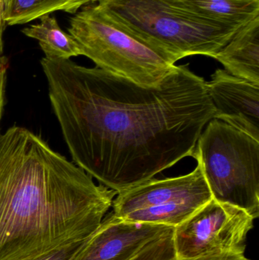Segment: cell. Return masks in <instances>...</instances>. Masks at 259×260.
<instances>
[{"mask_svg": "<svg viewBox=\"0 0 259 260\" xmlns=\"http://www.w3.org/2000/svg\"><path fill=\"white\" fill-rule=\"evenodd\" d=\"M111 24L170 65L190 56L214 57L240 27L202 16L180 0H92Z\"/></svg>", "mask_w": 259, "mask_h": 260, "instance_id": "3957f363", "label": "cell"}, {"mask_svg": "<svg viewBox=\"0 0 259 260\" xmlns=\"http://www.w3.org/2000/svg\"><path fill=\"white\" fill-rule=\"evenodd\" d=\"M5 1V4H6V6H7L8 3H9V0H4Z\"/></svg>", "mask_w": 259, "mask_h": 260, "instance_id": "ac0fdd59", "label": "cell"}, {"mask_svg": "<svg viewBox=\"0 0 259 260\" xmlns=\"http://www.w3.org/2000/svg\"><path fill=\"white\" fill-rule=\"evenodd\" d=\"M212 199L200 165L179 177L156 180L117 193L114 215L132 222L175 228Z\"/></svg>", "mask_w": 259, "mask_h": 260, "instance_id": "8992f818", "label": "cell"}, {"mask_svg": "<svg viewBox=\"0 0 259 260\" xmlns=\"http://www.w3.org/2000/svg\"><path fill=\"white\" fill-rule=\"evenodd\" d=\"M214 108L213 119L221 120L259 141V85L216 70L206 82Z\"/></svg>", "mask_w": 259, "mask_h": 260, "instance_id": "9c48e42d", "label": "cell"}, {"mask_svg": "<svg viewBox=\"0 0 259 260\" xmlns=\"http://www.w3.org/2000/svg\"><path fill=\"white\" fill-rule=\"evenodd\" d=\"M117 192L21 126L0 134V260H30L82 241Z\"/></svg>", "mask_w": 259, "mask_h": 260, "instance_id": "7a4b0ae2", "label": "cell"}, {"mask_svg": "<svg viewBox=\"0 0 259 260\" xmlns=\"http://www.w3.org/2000/svg\"><path fill=\"white\" fill-rule=\"evenodd\" d=\"M172 228L126 221L111 212L85 239L73 260H129L144 244Z\"/></svg>", "mask_w": 259, "mask_h": 260, "instance_id": "ba28073f", "label": "cell"}, {"mask_svg": "<svg viewBox=\"0 0 259 260\" xmlns=\"http://www.w3.org/2000/svg\"><path fill=\"white\" fill-rule=\"evenodd\" d=\"M202 16L240 27L259 16V0H180Z\"/></svg>", "mask_w": 259, "mask_h": 260, "instance_id": "8fae6325", "label": "cell"}, {"mask_svg": "<svg viewBox=\"0 0 259 260\" xmlns=\"http://www.w3.org/2000/svg\"><path fill=\"white\" fill-rule=\"evenodd\" d=\"M173 228L144 244L129 260H252L245 254H213L191 259H178L173 245Z\"/></svg>", "mask_w": 259, "mask_h": 260, "instance_id": "5bb4252c", "label": "cell"}, {"mask_svg": "<svg viewBox=\"0 0 259 260\" xmlns=\"http://www.w3.org/2000/svg\"><path fill=\"white\" fill-rule=\"evenodd\" d=\"M192 157L202 168L212 198L259 216V141L212 119Z\"/></svg>", "mask_w": 259, "mask_h": 260, "instance_id": "277c9868", "label": "cell"}, {"mask_svg": "<svg viewBox=\"0 0 259 260\" xmlns=\"http://www.w3.org/2000/svg\"><path fill=\"white\" fill-rule=\"evenodd\" d=\"M85 241V239L66 244L63 247L30 260H73Z\"/></svg>", "mask_w": 259, "mask_h": 260, "instance_id": "9a60e30c", "label": "cell"}, {"mask_svg": "<svg viewBox=\"0 0 259 260\" xmlns=\"http://www.w3.org/2000/svg\"><path fill=\"white\" fill-rule=\"evenodd\" d=\"M255 218L246 210L211 199L173 230L178 259L213 254H245Z\"/></svg>", "mask_w": 259, "mask_h": 260, "instance_id": "52a82bcc", "label": "cell"}, {"mask_svg": "<svg viewBox=\"0 0 259 260\" xmlns=\"http://www.w3.org/2000/svg\"><path fill=\"white\" fill-rule=\"evenodd\" d=\"M6 4L4 0H0V51H3V33L6 28Z\"/></svg>", "mask_w": 259, "mask_h": 260, "instance_id": "e0dca14e", "label": "cell"}, {"mask_svg": "<svg viewBox=\"0 0 259 260\" xmlns=\"http://www.w3.org/2000/svg\"><path fill=\"white\" fill-rule=\"evenodd\" d=\"M213 58L232 76L259 85V16L238 29Z\"/></svg>", "mask_w": 259, "mask_h": 260, "instance_id": "30bf717a", "label": "cell"}, {"mask_svg": "<svg viewBox=\"0 0 259 260\" xmlns=\"http://www.w3.org/2000/svg\"><path fill=\"white\" fill-rule=\"evenodd\" d=\"M92 0H9L5 20L8 25L27 24L55 12L76 14Z\"/></svg>", "mask_w": 259, "mask_h": 260, "instance_id": "4fadbf2b", "label": "cell"}, {"mask_svg": "<svg viewBox=\"0 0 259 260\" xmlns=\"http://www.w3.org/2000/svg\"><path fill=\"white\" fill-rule=\"evenodd\" d=\"M7 68V59L3 55V51H0V122H1L3 109H4Z\"/></svg>", "mask_w": 259, "mask_h": 260, "instance_id": "2e32d148", "label": "cell"}, {"mask_svg": "<svg viewBox=\"0 0 259 260\" xmlns=\"http://www.w3.org/2000/svg\"><path fill=\"white\" fill-rule=\"evenodd\" d=\"M68 34L96 67L142 86H159L175 67L114 27L90 3L71 18Z\"/></svg>", "mask_w": 259, "mask_h": 260, "instance_id": "5b68a950", "label": "cell"}, {"mask_svg": "<svg viewBox=\"0 0 259 260\" xmlns=\"http://www.w3.org/2000/svg\"><path fill=\"white\" fill-rule=\"evenodd\" d=\"M52 108L76 165L117 193L192 157L214 117L206 81L176 66L145 87L71 59L43 58Z\"/></svg>", "mask_w": 259, "mask_h": 260, "instance_id": "6da1fadb", "label": "cell"}, {"mask_svg": "<svg viewBox=\"0 0 259 260\" xmlns=\"http://www.w3.org/2000/svg\"><path fill=\"white\" fill-rule=\"evenodd\" d=\"M39 24H32L22 30L28 38L36 40L45 53V58L50 59H70L82 56L80 47L74 38L62 30L54 17L44 15L40 18Z\"/></svg>", "mask_w": 259, "mask_h": 260, "instance_id": "7c38bea8", "label": "cell"}]
</instances>
